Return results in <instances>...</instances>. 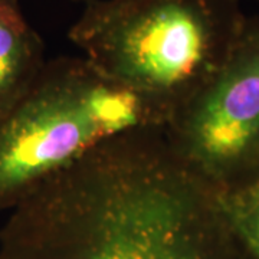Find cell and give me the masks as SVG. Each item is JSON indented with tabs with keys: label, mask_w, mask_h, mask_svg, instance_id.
<instances>
[{
	"label": "cell",
	"mask_w": 259,
	"mask_h": 259,
	"mask_svg": "<svg viewBox=\"0 0 259 259\" xmlns=\"http://www.w3.org/2000/svg\"><path fill=\"white\" fill-rule=\"evenodd\" d=\"M0 259H249L163 127L108 140L22 199Z\"/></svg>",
	"instance_id": "6da1fadb"
},
{
	"label": "cell",
	"mask_w": 259,
	"mask_h": 259,
	"mask_svg": "<svg viewBox=\"0 0 259 259\" xmlns=\"http://www.w3.org/2000/svg\"><path fill=\"white\" fill-rule=\"evenodd\" d=\"M246 19L242 0H91L68 37L167 124L219 72Z\"/></svg>",
	"instance_id": "7a4b0ae2"
},
{
	"label": "cell",
	"mask_w": 259,
	"mask_h": 259,
	"mask_svg": "<svg viewBox=\"0 0 259 259\" xmlns=\"http://www.w3.org/2000/svg\"><path fill=\"white\" fill-rule=\"evenodd\" d=\"M134 93L85 56L47 61L29 91L0 118V210L124 133L164 127Z\"/></svg>",
	"instance_id": "3957f363"
},
{
	"label": "cell",
	"mask_w": 259,
	"mask_h": 259,
	"mask_svg": "<svg viewBox=\"0 0 259 259\" xmlns=\"http://www.w3.org/2000/svg\"><path fill=\"white\" fill-rule=\"evenodd\" d=\"M163 128L173 153L219 196L259 180V16H248L219 72Z\"/></svg>",
	"instance_id": "277c9868"
},
{
	"label": "cell",
	"mask_w": 259,
	"mask_h": 259,
	"mask_svg": "<svg viewBox=\"0 0 259 259\" xmlns=\"http://www.w3.org/2000/svg\"><path fill=\"white\" fill-rule=\"evenodd\" d=\"M47 61L45 44L20 0H0V118L28 93Z\"/></svg>",
	"instance_id": "5b68a950"
},
{
	"label": "cell",
	"mask_w": 259,
	"mask_h": 259,
	"mask_svg": "<svg viewBox=\"0 0 259 259\" xmlns=\"http://www.w3.org/2000/svg\"><path fill=\"white\" fill-rule=\"evenodd\" d=\"M223 210L249 259H259V180L219 196Z\"/></svg>",
	"instance_id": "8992f818"
},
{
	"label": "cell",
	"mask_w": 259,
	"mask_h": 259,
	"mask_svg": "<svg viewBox=\"0 0 259 259\" xmlns=\"http://www.w3.org/2000/svg\"><path fill=\"white\" fill-rule=\"evenodd\" d=\"M72 2H76V3H82V5H87L88 2H91V0H72Z\"/></svg>",
	"instance_id": "52a82bcc"
},
{
	"label": "cell",
	"mask_w": 259,
	"mask_h": 259,
	"mask_svg": "<svg viewBox=\"0 0 259 259\" xmlns=\"http://www.w3.org/2000/svg\"><path fill=\"white\" fill-rule=\"evenodd\" d=\"M255 2H258V3H259V0H255Z\"/></svg>",
	"instance_id": "ba28073f"
}]
</instances>
